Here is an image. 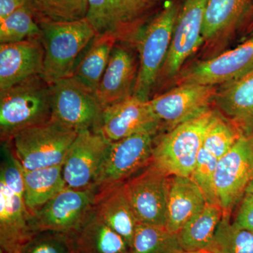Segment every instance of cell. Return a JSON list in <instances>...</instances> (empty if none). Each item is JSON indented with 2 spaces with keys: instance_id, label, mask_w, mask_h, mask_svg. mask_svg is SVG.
<instances>
[{
  "instance_id": "6da1fadb",
  "label": "cell",
  "mask_w": 253,
  "mask_h": 253,
  "mask_svg": "<svg viewBox=\"0 0 253 253\" xmlns=\"http://www.w3.org/2000/svg\"><path fill=\"white\" fill-rule=\"evenodd\" d=\"M1 155L0 250L21 253L36 232L25 203L22 168L9 146H1Z\"/></svg>"
},
{
  "instance_id": "7a4b0ae2",
  "label": "cell",
  "mask_w": 253,
  "mask_h": 253,
  "mask_svg": "<svg viewBox=\"0 0 253 253\" xmlns=\"http://www.w3.org/2000/svg\"><path fill=\"white\" fill-rule=\"evenodd\" d=\"M180 4L168 2L149 18L134 38L139 55V73L134 95L149 101L154 94L160 73L167 59Z\"/></svg>"
},
{
  "instance_id": "3957f363",
  "label": "cell",
  "mask_w": 253,
  "mask_h": 253,
  "mask_svg": "<svg viewBox=\"0 0 253 253\" xmlns=\"http://www.w3.org/2000/svg\"><path fill=\"white\" fill-rule=\"evenodd\" d=\"M51 118V84L42 76L0 91V136L9 142L16 134Z\"/></svg>"
},
{
  "instance_id": "277c9868",
  "label": "cell",
  "mask_w": 253,
  "mask_h": 253,
  "mask_svg": "<svg viewBox=\"0 0 253 253\" xmlns=\"http://www.w3.org/2000/svg\"><path fill=\"white\" fill-rule=\"evenodd\" d=\"M211 108L155 136L151 163L168 175L190 176L205 135L217 115Z\"/></svg>"
},
{
  "instance_id": "5b68a950",
  "label": "cell",
  "mask_w": 253,
  "mask_h": 253,
  "mask_svg": "<svg viewBox=\"0 0 253 253\" xmlns=\"http://www.w3.org/2000/svg\"><path fill=\"white\" fill-rule=\"evenodd\" d=\"M39 25L44 50L42 76L50 84L71 77L78 58L96 36L94 28L86 18Z\"/></svg>"
},
{
  "instance_id": "8992f818",
  "label": "cell",
  "mask_w": 253,
  "mask_h": 253,
  "mask_svg": "<svg viewBox=\"0 0 253 253\" xmlns=\"http://www.w3.org/2000/svg\"><path fill=\"white\" fill-rule=\"evenodd\" d=\"M78 132L50 119L16 134L9 144L25 170L63 165Z\"/></svg>"
},
{
  "instance_id": "52a82bcc",
  "label": "cell",
  "mask_w": 253,
  "mask_h": 253,
  "mask_svg": "<svg viewBox=\"0 0 253 253\" xmlns=\"http://www.w3.org/2000/svg\"><path fill=\"white\" fill-rule=\"evenodd\" d=\"M51 119L80 133L94 131L103 109L96 93L71 76L51 84Z\"/></svg>"
},
{
  "instance_id": "ba28073f",
  "label": "cell",
  "mask_w": 253,
  "mask_h": 253,
  "mask_svg": "<svg viewBox=\"0 0 253 253\" xmlns=\"http://www.w3.org/2000/svg\"><path fill=\"white\" fill-rule=\"evenodd\" d=\"M155 0H89L86 18L96 35L109 34L118 42H134L149 21Z\"/></svg>"
},
{
  "instance_id": "9c48e42d",
  "label": "cell",
  "mask_w": 253,
  "mask_h": 253,
  "mask_svg": "<svg viewBox=\"0 0 253 253\" xmlns=\"http://www.w3.org/2000/svg\"><path fill=\"white\" fill-rule=\"evenodd\" d=\"M96 191V187L78 190L66 186L32 215L33 230L74 235L94 212Z\"/></svg>"
},
{
  "instance_id": "30bf717a",
  "label": "cell",
  "mask_w": 253,
  "mask_h": 253,
  "mask_svg": "<svg viewBox=\"0 0 253 253\" xmlns=\"http://www.w3.org/2000/svg\"><path fill=\"white\" fill-rule=\"evenodd\" d=\"M170 176L152 163L123 183L139 224L166 228Z\"/></svg>"
},
{
  "instance_id": "8fae6325",
  "label": "cell",
  "mask_w": 253,
  "mask_h": 253,
  "mask_svg": "<svg viewBox=\"0 0 253 253\" xmlns=\"http://www.w3.org/2000/svg\"><path fill=\"white\" fill-rule=\"evenodd\" d=\"M155 135L144 132L110 142L95 181L96 189L123 184L151 163Z\"/></svg>"
},
{
  "instance_id": "7c38bea8",
  "label": "cell",
  "mask_w": 253,
  "mask_h": 253,
  "mask_svg": "<svg viewBox=\"0 0 253 253\" xmlns=\"http://www.w3.org/2000/svg\"><path fill=\"white\" fill-rule=\"evenodd\" d=\"M253 179V133L243 134L231 149L218 160L214 176L217 204L230 214Z\"/></svg>"
},
{
  "instance_id": "4fadbf2b",
  "label": "cell",
  "mask_w": 253,
  "mask_h": 253,
  "mask_svg": "<svg viewBox=\"0 0 253 253\" xmlns=\"http://www.w3.org/2000/svg\"><path fill=\"white\" fill-rule=\"evenodd\" d=\"M209 1L184 0L180 5L170 48L160 73L155 90L163 81L174 78L188 58L204 42L202 30Z\"/></svg>"
},
{
  "instance_id": "5bb4252c",
  "label": "cell",
  "mask_w": 253,
  "mask_h": 253,
  "mask_svg": "<svg viewBox=\"0 0 253 253\" xmlns=\"http://www.w3.org/2000/svg\"><path fill=\"white\" fill-rule=\"evenodd\" d=\"M162 125L154 114L149 101L129 96L103 109L94 132L109 142L121 140L139 133L157 135Z\"/></svg>"
},
{
  "instance_id": "9a60e30c",
  "label": "cell",
  "mask_w": 253,
  "mask_h": 253,
  "mask_svg": "<svg viewBox=\"0 0 253 253\" xmlns=\"http://www.w3.org/2000/svg\"><path fill=\"white\" fill-rule=\"evenodd\" d=\"M217 90V86L181 83L167 92L153 96L149 104L162 128L170 129L208 109Z\"/></svg>"
},
{
  "instance_id": "2e32d148",
  "label": "cell",
  "mask_w": 253,
  "mask_h": 253,
  "mask_svg": "<svg viewBox=\"0 0 253 253\" xmlns=\"http://www.w3.org/2000/svg\"><path fill=\"white\" fill-rule=\"evenodd\" d=\"M110 142L92 130L78 133L63 163V176L71 189L95 187V181Z\"/></svg>"
},
{
  "instance_id": "e0dca14e",
  "label": "cell",
  "mask_w": 253,
  "mask_h": 253,
  "mask_svg": "<svg viewBox=\"0 0 253 253\" xmlns=\"http://www.w3.org/2000/svg\"><path fill=\"white\" fill-rule=\"evenodd\" d=\"M253 71V36L234 49L196 63L179 79L181 83L217 86L236 81Z\"/></svg>"
},
{
  "instance_id": "ac0fdd59",
  "label": "cell",
  "mask_w": 253,
  "mask_h": 253,
  "mask_svg": "<svg viewBox=\"0 0 253 253\" xmlns=\"http://www.w3.org/2000/svg\"><path fill=\"white\" fill-rule=\"evenodd\" d=\"M139 66V55L134 44L117 42L95 91L104 109L134 95Z\"/></svg>"
},
{
  "instance_id": "d6986e66",
  "label": "cell",
  "mask_w": 253,
  "mask_h": 253,
  "mask_svg": "<svg viewBox=\"0 0 253 253\" xmlns=\"http://www.w3.org/2000/svg\"><path fill=\"white\" fill-rule=\"evenodd\" d=\"M41 38L0 45V91L37 76L44 68Z\"/></svg>"
},
{
  "instance_id": "ffe728a7",
  "label": "cell",
  "mask_w": 253,
  "mask_h": 253,
  "mask_svg": "<svg viewBox=\"0 0 253 253\" xmlns=\"http://www.w3.org/2000/svg\"><path fill=\"white\" fill-rule=\"evenodd\" d=\"M123 184L97 189L94 213L122 236L131 248L139 221L126 199Z\"/></svg>"
},
{
  "instance_id": "44dd1931",
  "label": "cell",
  "mask_w": 253,
  "mask_h": 253,
  "mask_svg": "<svg viewBox=\"0 0 253 253\" xmlns=\"http://www.w3.org/2000/svg\"><path fill=\"white\" fill-rule=\"evenodd\" d=\"M214 102L244 134L253 133V71L244 77L221 84Z\"/></svg>"
},
{
  "instance_id": "7402d4cb",
  "label": "cell",
  "mask_w": 253,
  "mask_h": 253,
  "mask_svg": "<svg viewBox=\"0 0 253 253\" xmlns=\"http://www.w3.org/2000/svg\"><path fill=\"white\" fill-rule=\"evenodd\" d=\"M207 204L204 193L190 176H172L169 182L166 229L177 234Z\"/></svg>"
},
{
  "instance_id": "603a6c76",
  "label": "cell",
  "mask_w": 253,
  "mask_h": 253,
  "mask_svg": "<svg viewBox=\"0 0 253 253\" xmlns=\"http://www.w3.org/2000/svg\"><path fill=\"white\" fill-rule=\"evenodd\" d=\"M250 3L251 0H210L203 26L204 42H217L242 28Z\"/></svg>"
},
{
  "instance_id": "cb8c5ba5",
  "label": "cell",
  "mask_w": 253,
  "mask_h": 253,
  "mask_svg": "<svg viewBox=\"0 0 253 253\" xmlns=\"http://www.w3.org/2000/svg\"><path fill=\"white\" fill-rule=\"evenodd\" d=\"M72 236L76 253H131L126 240L94 212Z\"/></svg>"
},
{
  "instance_id": "d4e9b609",
  "label": "cell",
  "mask_w": 253,
  "mask_h": 253,
  "mask_svg": "<svg viewBox=\"0 0 253 253\" xmlns=\"http://www.w3.org/2000/svg\"><path fill=\"white\" fill-rule=\"evenodd\" d=\"M24 199L31 217L66 187L63 165L34 170L22 168Z\"/></svg>"
},
{
  "instance_id": "484cf974",
  "label": "cell",
  "mask_w": 253,
  "mask_h": 253,
  "mask_svg": "<svg viewBox=\"0 0 253 253\" xmlns=\"http://www.w3.org/2000/svg\"><path fill=\"white\" fill-rule=\"evenodd\" d=\"M117 42L111 35H96L78 58L73 70V77L96 91Z\"/></svg>"
},
{
  "instance_id": "4316f807",
  "label": "cell",
  "mask_w": 253,
  "mask_h": 253,
  "mask_svg": "<svg viewBox=\"0 0 253 253\" xmlns=\"http://www.w3.org/2000/svg\"><path fill=\"white\" fill-rule=\"evenodd\" d=\"M223 216L224 211L219 205L206 204L176 234L183 251L207 250Z\"/></svg>"
},
{
  "instance_id": "83f0119b",
  "label": "cell",
  "mask_w": 253,
  "mask_h": 253,
  "mask_svg": "<svg viewBox=\"0 0 253 253\" xmlns=\"http://www.w3.org/2000/svg\"><path fill=\"white\" fill-rule=\"evenodd\" d=\"M38 23L71 22L86 18L89 0H28Z\"/></svg>"
},
{
  "instance_id": "f1b7e54d",
  "label": "cell",
  "mask_w": 253,
  "mask_h": 253,
  "mask_svg": "<svg viewBox=\"0 0 253 253\" xmlns=\"http://www.w3.org/2000/svg\"><path fill=\"white\" fill-rule=\"evenodd\" d=\"M177 234L166 228L139 224L131 246V253H180Z\"/></svg>"
},
{
  "instance_id": "f546056e",
  "label": "cell",
  "mask_w": 253,
  "mask_h": 253,
  "mask_svg": "<svg viewBox=\"0 0 253 253\" xmlns=\"http://www.w3.org/2000/svg\"><path fill=\"white\" fill-rule=\"evenodd\" d=\"M207 251L210 253H253V232L236 227L230 221V214H224Z\"/></svg>"
},
{
  "instance_id": "4dcf8cb0",
  "label": "cell",
  "mask_w": 253,
  "mask_h": 253,
  "mask_svg": "<svg viewBox=\"0 0 253 253\" xmlns=\"http://www.w3.org/2000/svg\"><path fill=\"white\" fill-rule=\"evenodd\" d=\"M41 37V26L27 4L0 20L1 44L18 42Z\"/></svg>"
},
{
  "instance_id": "1f68e13d",
  "label": "cell",
  "mask_w": 253,
  "mask_h": 253,
  "mask_svg": "<svg viewBox=\"0 0 253 253\" xmlns=\"http://www.w3.org/2000/svg\"><path fill=\"white\" fill-rule=\"evenodd\" d=\"M243 134L234 123L217 113L205 135L202 146L219 160Z\"/></svg>"
},
{
  "instance_id": "d6a6232c",
  "label": "cell",
  "mask_w": 253,
  "mask_h": 253,
  "mask_svg": "<svg viewBox=\"0 0 253 253\" xmlns=\"http://www.w3.org/2000/svg\"><path fill=\"white\" fill-rule=\"evenodd\" d=\"M21 253H76L73 236L53 231L36 233Z\"/></svg>"
},
{
  "instance_id": "836d02e7",
  "label": "cell",
  "mask_w": 253,
  "mask_h": 253,
  "mask_svg": "<svg viewBox=\"0 0 253 253\" xmlns=\"http://www.w3.org/2000/svg\"><path fill=\"white\" fill-rule=\"evenodd\" d=\"M217 162V158L202 146L194 170L190 176L204 193L208 204H217L214 191V176Z\"/></svg>"
},
{
  "instance_id": "e575fe53",
  "label": "cell",
  "mask_w": 253,
  "mask_h": 253,
  "mask_svg": "<svg viewBox=\"0 0 253 253\" xmlns=\"http://www.w3.org/2000/svg\"><path fill=\"white\" fill-rule=\"evenodd\" d=\"M233 224L239 229L253 232V196L244 194Z\"/></svg>"
},
{
  "instance_id": "d590c367",
  "label": "cell",
  "mask_w": 253,
  "mask_h": 253,
  "mask_svg": "<svg viewBox=\"0 0 253 253\" xmlns=\"http://www.w3.org/2000/svg\"><path fill=\"white\" fill-rule=\"evenodd\" d=\"M27 2L28 0H0V20L26 6Z\"/></svg>"
},
{
  "instance_id": "8d00e7d4",
  "label": "cell",
  "mask_w": 253,
  "mask_h": 253,
  "mask_svg": "<svg viewBox=\"0 0 253 253\" xmlns=\"http://www.w3.org/2000/svg\"><path fill=\"white\" fill-rule=\"evenodd\" d=\"M242 28H244V31L247 33L253 31V0H251L249 12Z\"/></svg>"
},
{
  "instance_id": "74e56055",
  "label": "cell",
  "mask_w": 253,
  "mask_h": 253,
  "mask_svg": "<svg viewBox=\"0 0 253 253\" xmlns=\"http://www.w3.org/2000/svg\"><path fill=\"white\" fill-rule=\"evenodd\" d=\"M245 194L252 195L253 196V179L249 183L245 191Z\"/></svg>"
},
{
  "instance_id": "f35d334b",
  "label": "cell",
  "mask_w": 253,
  "mask_h": 253,
  "mask_svg": "<svg viewBox=\"0 0 253 253\" xmlns=\"http://www.w3.org/2000/svg\"><path fill=\"white\" fill-rule=\"evenodd\" d=\"M180 253H210V252L207 250H203V251H182Z\"/></svg>"
},
{
  "instance_id": "ab89813d",
  "label": "cell",
  "mask_w": 253,
  "mask_h": 253,
  "mask_svg": "<svg viewBox=\"0 0 253 253\" xmlns=\"http://www.w3.org/2000/svg\"><path fill=\"white\" fill-rule=\"evenodd\" d=\"M0 253H3V251H1V250H0Z\"/></svg>"
},
{
  "instance_id": "60d3db41",
  "label": "cell",
  "mask_w": 253,
  "mask_h": 253,
  "mask_svg": "<svg viewBox=\"0 0 253 253\" xmlns=\"http://www.w3.org/2000/svg\"><path fill=\"white\" fill-rule=\"evenodd\" d=\"M155 1H158V0H155Z\"/></svg>"
}]
</instances>
